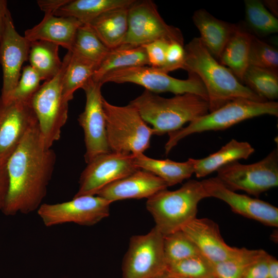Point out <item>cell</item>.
I'll return each instance as SVG.
<instances>
[{
  "mask_svg": "<svg viewBox=\"0 0 278 278\" xmlns=\"http://www.w3.org/2000/svg\"><path fill=\"white\" fill-rule=\"evenodd\" d=\"M56 155L46 148L38 123L27 132L6 164L9 186L4 206L6 216L28 214L42 204L51 179Z\"/></svg>",
  "mask_w": 278,
  "mask_h": 278,
  "instance_id": "obj_1",
  "label": "cell"
},
{
  "mask_svg": "<svg viewBox=\"0 0 278 278\" xmlns=\"http://www.w3.org/2000/svg\"><path fill=\"white\" fill-rule=\"evenodd\" d=\"M183 69L197 75L207 93L210 112L238 99L267 101L241 83L209 52L199 37L185 46Z\"/></svg>",
  "mask_w": 278,
  "mask_h": 278,
  "instance_id": "obj_2",
  "label": "cell"
},
{
  "mask_svg": "<svg viewBox=\"0 0 278 278\" xmlns=\"http://www.w3.org/2000/svg\"><path fill=\"white\" fill-rule=\"evenodd\" d=\"M129 103L146 123L152 126L153 134L157 135L178 130L209 111L207 100L191 93L167 98L145 90Z\"/></svg>",
  "mask_w": 278,
  "mask_h": 278,
  "instance_id": "obj_3",
  "label": "cell"
},
{
  "mask_svg": "<svg viewBox=\"0 0 278 278\" xmlns=\"http://www.w3.org/2000/svg\"><path fill=\"white\" fill-rule=\"evenodd\" d=\"M208 197L202 181L190 180L175 190L165 189L147 199L146 208L164 236L180 230L196 217L199 202Z\"/></svg>",
  "mask_w": 278,
  "mask_h": 278,
  "instance_id": "obj_4",
  "label": "cell"
},
{
  "mask_svg": "<svg viewBox=\"0 0 278 278\" xmlns=\"http://www.w3.org/2000/svg\"><path fill=\"white\" fill-rule=\"evenodd\" d=\"M264 115L277 116L278 103L234 100L191 121L187 126L168 133L165 153L167 154L180 140L192 134L224 130L245 120Z\"/></svg>",
  "mask_w": 278,
  "mask_h": 278,
  "instance_id": "obj_5",
  "label": "cell"
},
{
  "mask_svg": "<svg viewBox=\"0 0 278 278\" xmlns=\"http://www.w3.org/2000/svg\"><path fill=\"white\" fill-rule=\"evenodd\" d=\"M102 105L107 141L111 152L121 154L143 153L150 146L153 134L137 109L131 104L117 106L104 98Z\"/></svg>",
  "mask_w": 278,
  "mask_h": 278,
  "instance_id": "obj_6",
  "label": "cell"
},
{
  "mask_svg": "<svg viewBox=\"0 0 278 278\" xmlns=\"http://www.w3.org/2000/svg\"><path fill=\"white\" fill-rule=\"evenodd\" d=\"M71 56L68 51L59 73L41 85L29 101L37 118L41 139L47 148L59 140L67 119L68 101L63 96L62 84Z\"/></svg>",
  "mask_w": 278,
  "mask_h": 278,
  "instance_id": "obj_7",
  "label": "cell"
},
{
  "mask_svg": "<svg viewBox=\"0 0 278 278\" xmlns=\"http://www.w3.org/2000/svg\"><path fill=\"white\" fill-rule=\"evenodd\" d=\"M186 79H179L169 76L159 68L150 66L129 67L112 71L100 80L102 85L107 82L133 83L141 85L153 93L171 92L176 95L191 93L208 101L206 89L199 77L188 73Z\"/></svg>",
  "mask_w": 278,
  "mask_h": 278,
  "instance_id": "obj_8",
  "label": "cell"
},
{
  "mask_svg": "<svg viewBox=\"0 0 278 278\" xmlns=\"http://www.w3.org/2000/svg\"><path fill=\"white\" fill-rule=\"evenodd\" d=\"M160 40L184 45L180 29L165 22L153 1H135L128 9V31L119 47L142 46Z\"/></svg>",
  "mask_w": 278,
  "mask_h": 278,
  "instance_id": "obj_9",
  "label": "cell"
},
{
  "mask_svg": "<svg viewBox=\"0 0 278 278\" xmlns=\"http://www.w3.org/2000/svg\"><path fill=\"white\" fill-rule=\"evenodd\" d=\"M216 177L228 188L243 190L258 197L278 185V150L274 149L262 160L250 164L238 161L217 170Z\"/></svg>",
  "mask_w": 278,
  "mask_h": 278,
  "instance_id": "obj_10",
  "label": "cell"
},
{
  "mask_svg": "<svg viewBox=\"0 0 278 278\" xmlns=\"http://www.w3.org/2000/svg\"><path fill=\"white\" fill-rule=\"evenodd\" d=\"M164 235L154 227L132 236L122 264V278H158L165 273Z\"/></svg>",
  "mask_w": 278,
  "mask_h": 278,
  "instance_id": "obj_11",
  "label": "cell"
},
{
  "mask_svg": "<svg viewBox=\"0 0 278 278\" xmlns=\"http://www.w3.org/2000/svg\"><path fill=\"white\" fill-rule=\"evenodd\" d=\"M111 203L98 195H84L62 203H42L37 211L47 227L66 223L91 226L109 216Z\"/></svg>",
  "mask_w": 278,
  "mask_h": 278,
  "instance_id": "obj_12",
  "label": "cell"
},
{
  "mask_svg": "<svg viewBox=\"0 0 278 278\" xmlns=\"http://www.w3.org/2000/svg\"><path fill=\"white\" fill-rule=\"evenodd\" d=\"M140 169L133 154L110 152L97 156L87 163L79 179V187L74 197L96 195L107 185Z\"/></svg>",
  "mask_w": 278,
  "mask_h": 278,
  "instance_id": "obj_13",
  "label": "cell"
},
{
  "mask_svg": "<svg viewBox=\"0 0 278 278\" xmlns=\"http://www.w3.org/2000/svg\"><path fill=\"white\" fill-rule=\"evenodd\" d=\"M101 86L91 79L82 88L85 94L86 103L78 120L84 132L86 163L98 155L111 152L106 134Z\"/></svg>",
  "mask_w": 278,
  "mask_h": 278,
  "instance_id": "obj_14",
  "label": "cell"
},
{
  "mask_svg": "<svg viewBox=\"0 0 278 278\" xmlns=\"http://www.w3.org/2000/svg\"><path fill=\"white\" fill-rule=\"evenodd\" d=\"M38 122L29 102L0 98V165H6L29 129Z\"/></svg>",
  "mask_w": 278,
  "mask_h": 278,
  "instance_id": "obj_15",
  "label": "cell"
},
{
  "mask_svg": "<svg viewBox=\"0 0 278 278\" xmlns=\"http://www.w3.org/2000/svg\"><path fill=\"white\" fill-rule=\"evenodd\" d=\"M30 42L16 30L11 15L7 20L0 39V63L3 84L0 98L9 100L20 79L23 63L28 60Z\"/></svg>",
  "mask_w": 278,
  "mask_h": 278,
  "instance_id": "obj_16",
  "label": "cell"
},
{
  "mask_svg": "<svg viewBox=\"0 0 278 278\" xmlns=\"http://www.w3.org/2000/svg\"><path fill=\"white\" fill-rule=\"evenodd\" d=\"M202 183L208 197L219 199L234 213L270 227L278 226V208L263 200L236 193L226 187L216 177L203 180Z\"/></svg>",
  "mask_w": 278,
  "mask_h": 278,
  "instance_id": "obj_17",
  "label": "cell"
},
{
  "mask_svg": "<svg viewBox=\"0 0 278 278\" xmlns=\"http://www.w3.org/2000/svg\"><path fill=\"white\" fill-rule=\"evenodd\" d=\"M181 230L195 244L202 255L213 264L233 256L239 250L226 244L218 224L208 218L196 217Z\"/></svg>",
  "mask_w": 278,
  "mask_h": 278,
  "instance_id": "obj_18",
  "label": "cell"
},
{
  "mask_svg": "<svg viewBox=\"0 0 278 278\" xmlns=\"http://www.w3.org/2000/svg\"><path fill=\"white\" fill-rule=\"evenodd\" d=\"M167 183L150 172L138 169L101 189L96 195L113 202L127 199L149 198L167 189Z\"/></svg>",
  "mask_w": 278,
  "mask_h": 278,
  "instance_id": "obj_19",
  "label": "cell"
},
{
  "mask_svg": "<svg viewBox=\"0 0 278 278\" xmlns=\"http://www.w3.org/2000/svg\"><path fill=\"white\" fill-rule=\"evenodd\" d=\"M82 25L79 21L72 17L45 14L39 24L25 31L24 37L30 42H49L70 51L76 32Z\"/></svg>",
  "mask_w": 278,
  "mask_h": 278,
  "instance_id": "obj_20",
  "label": "cell"
},
{
  "mask_svg": "<svg viewBox=\"0 0 278 278\" xmlns=\"http://www.w3.org/2000/svg\"><path fill=\"white\" fill-rule=\"evenodd\" d=\"M192 20L200 32L203 44L218 61L237 25L219 20L203 9L195 11Z\"/></svg>",
  "mask_w": 278,
  "mask_h": 278,
  "instance_id": "obj_21",
  "label": "cell"
},
{
  "mask_svg": "<svg viewBox=\"0 0 278 278\" xmlns=\"http://www.w3.org/2000/svg\"><path fill=\"white\" fill-rule=\"evenodd\" d=\"M129 8H118L107 11L88 24L110 50L119 47L127 35Z\"/></svg>",
  "mask_w": 278,
  "mask_h": 278,
  "instance_id": "obj_22",
  "label": "cell"
},
{
  "mask_svg": "<svg viewBox=\"0 0 278 278\" xmlns=\"http://www.w3.org/2000/svg\"><path fill=\"white\" fill-rule=\"evenodd\" d=\"M136 166L164 180L168 186L181 183L189 178L194 173V159L189 158L183 162L169 159L158 160L150 158L143 153L133 154Z\"/></svg>",
  "mask_w": 278,
  "mask_h": 278,
  "instance_id": "obj_23",
  "label": "cell"
},
{
  "mask_svg": "<svg viewBox=\"0 0 278 278\" xmlns=\"http://www.w3.org/2000/svg\"><path fill=\"white\" fill-rule=\"evenodd\" d=\"M254 152V148L248 142L232 139L208 156L194 159V173L197 178L204 177L231 163L247 159Z\"/></svg>",
  "mask_w": 278,
  "mask_h": 278,
  "instance_id": "obj_24",
  "label": "cell"
},
{
  "mask_svg": "<svg viewBox=\"0 0 278 278\" xmlns=\"http://www.w3.org/2000/svg\"><path fill=\"white\" fill-rule=\"evenodd\" d=\"M252 34L238 25L225 44L218 61L229 68L242 83L249 65Z\"/></svg>",
  "mask_w": 278,
  "mask_h": 278,
  "instance_id": "obj_25",
  "label": "cell"
},
{
  "mask_svg": "<svg viewBox=\"0 0 278 278\" xmlns=\"http://www.w3.org/2000/svg\"><path fill=\"white\" fill-rule=\"evenodd\" d=\"M135 0H69L54 14L72 17L82 24H89L102 13L111 9L130 7Z\"/></svg>",
  "mask_w": 278,
  "mask_h": 278,
  "instance_id": "obj_26",
  "label": "cell"
},
{
  "mask_svg": "<svg viewBox=\"0 0 278 278\" xmlns=\"http://www.w3.org/2000/svg\"><path fill=\"white\" fill-rule=\"evenodd\" d=\"M149 66L147 56L143 46L117 48L111 49L97 67L92 79L99 82L106 74L129 67Z\"/></svg>",
  "mask_w": 278,
  "mask_h": 278,
  "instance_id": "obj_27",
  "label": "cell"
},
{
  "mask_svg": "<svg viewBox=\"0 0 278 278\" xmlns=\"http://www.w3.org/2000/svg\"><path fill=\"white\" fill-rule=\"evenodd\" d=\"M58 48V45L49 42H30L28 60L42 80H49L60 72L62 61L59 57Z\"/></svg>",
  "mask_w": 278,
  "mask_h": 278,
  "instance_id": "obj_28",
  "label": "cell"
},
{
  "mask_svg": "<svg viewBox=\"0 0 278 278\" xmlns=\"http://www.w3.org/2000/svg\"><path fill=\"white\" fill-rule=\"evenodd\" d=\"M97 67L92 62L72 53L62 79V92L66 100L69 102L73 98L74 92L92 79Z\"/></svg>",
  "mask_w": 278,
  "mask_h": 278,
  "instance_id": "obj_29",
  "label": "cell"
},
{
  "mask_svg": "<svg viewBox=\"0 0 278 278\" xmlns=\"http://www.w3.org/2000/svg\"><path fill=\"white\" fill-rule=\"evenodd\" d=\"M110 50L88 24L78 29L70 51L96 64L97 67Z\"/></svg>",
  "mask_w": 278,
  "mask_h": 278,
  "instance_id": "obj_30",
  "label": "cell"
},
{
  "mask_svg": "<svg viewBox=\"0 0 278 278\" xmlns=\"http://www.w3.org/2000/svg\"><path fill=\"white\" fill-rule=\"evenodd\" d=\"M242 83L258 96L267 101H273L278 97L277 72L249 66L244 75Z\"/></svg>",
  "mask_w": 278,
  "mask_h": 278,
  "instance_id": "obj_31",
  "label": "cell"
},
{
  "mask_svg": "<svg viewBox=\"0 0 278 278\" xmlns=\"http://www.w3.org/2000/svg\"><path fill=\"white\" fill-rule=\"evenodd\" d=\"M245 7L247 24L257 36L265 37L277 32V18L270 13L262 1L246 0Z\"/></svg>",
  "mask_w": 278,
  "mask_h": 278,
  "instance_id": "obj_32",
  "label": "cell"
},
{
  "mask_svg": "<svg viewBox=\"0 0 278 278\" xmlns=\"http://www.w3.org/2000/svg\"><path fill=\"white\" fill-rule=\"evenodd\" d=\"M266 251L239 248L233 256L213 264L214 278H241L247 268Z\"/></svg>",
  "mask_w": 278,
  "mask_h": 278,
  "instance_id": "obj_33",
  "label": "cell"
},
{
  "mask_svg": "<svg viewBox=\"0 0 278 278\" xmlns=\"http://www.w3.org/2000/svg\"><path fill=\"white\" fill-rule=\"evenodd\" d=\"M165 273L183 278H214L213 264L203 255L169 264Z\"/></svg>",
  "mask_w": 278,
  "mask_h": 278,
  "instance_id": "obj_34",
  "label": "cell"
},
{
  "mask_svg": "<svg viewBox=\"0 0 278 278\" xmlns=\"http://www.w3.org/2000/svg\"><path fill=\"white\" fill-rule=\"evenodd\" d=\"M163 250L167 265L202 255L195 244L181 230L164 236Z\"/></svg>",
  "mask_w": 278,
  "mask_h": 278,
  "instance_id": "obj_35",
  "label": "cell"
},
{
  "mask_svg": "<svg viewBox=\"0 0 278 278\" xmlns=\"http://www.w3.org/2000/svg\"><path fill=\"white\" fill-rule=\"evenodd\" d=\"M249 65L278 73V51L267 43L252 34Z\"/></svg>",
  "mask_w": 278,
  "mask_h": 278,
  "instance_id": "obj_36",
  "label": "cell"
},
{
  "mask_svg": "<svg viewBox=\"0 0 278 278\" xmlns=\"http://www.w3.org/2000/svg\"><path fill=\"white\" fill-rule=\"evenodd\" d=\"M41 80L40 75L30 65L24 66L20 79L9 101L29 102L41 85Z\"/></svg>",
  "mask_w": 278,
  "mask_h": 278,
  "instance_id": "obj_37",
  "label": "cell"
},
{
  "mask_svg": "<svg viewBox=\"0 0 278 278\" xmlns=\"http://www.w3.org/2000/svg\"><path fill=\"white\" fill-rule=\"evenodd\" d=\"M184 60V45L177 42H171L167 48L164 64L159 69L167 74L178 69H183Z\"/></svg>",
  "mask_w": 278,
  "mask_h": 278,
  "instance_id": "obj_38",
  "label": "cell"
},
{
  "mask_svg": "<svg viewBox=\"0 0 278 278\" xmlns=\"http://www.w3.org/2000/svg\"><path fill=\"white\" fill-rule=\"evenodd\" d=\"M170 42L160 40L142 46L145 49L150 66L160 68L164 65L167 48Z\"/></svg>",
  "mask_w": 278,
  "mask_h": 278,
  "instance_id": "obj_39",
  "label": "cell"
},
{
  "mask_svg": "<svg viewBox=\"0 0 278 278\" xmlns=\"http://www.w3.org/2000/svg\"><path fill=\"white\" fill-rule=\"evenodd\" d=\"M270 255L265 252L247 268L241 278H267Z\"/></svg>",
  "mask_w": 278,
  "mask_h": 278,
  "instance_id": "obj_40",
  "label": "cell"
},
{
  "mask_svg": "<svg viewBox=\"0 0 278 278\" xmlns=\"http://www.w3.org/2000/svg\"><path fill=\"white\" fill-rule=\"evenodd\" d=\"M9 186L6 165H0V210L3 209L7 196Z\"/></svg>",
  "mask_w": 278,
  "mask_h": 278,
  "instance_id": "obj_41",
  "label": "cell"
},
{
  "mask_svg": "<svg viewBox=\"0 0 278 278\" xmlns=\"http://www.w3.org/2000/svg\"><path fill=\"white\" fill-rule=\"evenodd\" d=\"M69 0H40L38 4L40 9L44 11L45 14H53L61 6L65 4Z\"/></svg>",
  "mask_w": 278,
  "mask_h": 278,
  "instance_id": "obj_42",
  "label": "cell"
},
{
  "mask_svg": "<svg viewBox=\"0 0 278 278\" xmlns=\"http://www.w3.org/2000/svg\"><path fill=\"white\" fill-rule=\"evenodd\" d=\"M11 13L7 7V2L0 0V39L3 33L7 19Z\"/></svg>",
  "mask_w": 278,
  "mask_h": 278,
  "instance_id": "obj_43",
  "label": "cell"
},
{
  "mask_svg": "<svg viewBox=\"0 0 278 278\" xmlns=\"http://www.w3.org/2000/svg\"><path fill=\"white\" fill-rule=\"evenodd\" d=\"M267 278H278V260L271 255L269 259Z\"/></svg>",
  "mask_w": 278,
  "mask_h": 278,
  "instance_id": "obj_44",
  "label": "cell"
},
{
  "mask_svg": "<svg viewBox=\"0 0 278 278\" xmlns=\"http://www.w3.org/2000/svg\"><path fill=\"white\" fill-rule=\"evenodd\" d=\"M264 6L267 7L274 16H277V1H265L263 2Z\"/></svg>",
  "mask_w": 278,
  "mask_h": 278,
  "instance_id": "obj_45",
  "label": "cell"
},
{
  "mask_svg": "<svg viewBox=\"0 0 278 278\" xmlns=\"http://www.w3.org/2000/svg\"><path fill=\"white\" fill-rule=\"evenodd\" d=\"M158 278H183V277L165 273L164 274H163V275H162L161 276Z\"/></svg>",
  "mask_w": 278,
  "mask_h": 278,
  "instance_id": "obj_46",
  "label": "cell"
}]
</instances>
